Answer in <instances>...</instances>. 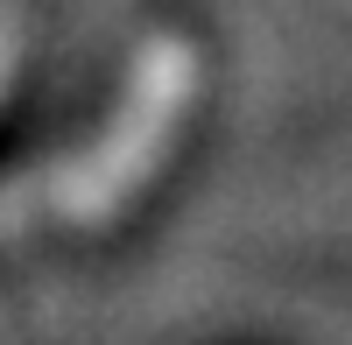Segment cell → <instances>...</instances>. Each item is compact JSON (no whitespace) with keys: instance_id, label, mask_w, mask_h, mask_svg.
I'll return each instance as SVG.
<instances>
[{"instance_id":"obj_1","label":"cell","mask_w":352,"mask_h":345,"mask_svg":"<svg viewBox=\"0 0 352 345\" xmlns=\"http://www.w3.org/2000/svg\"><path fill=\"white\" fill-rule=\"evenodd\" d=\"M197 99V56L190 43H148L134 56V71L120 85V106L106 113V127L85 141L78 155L36 169V177H21L0 190V233H14V225H106L113 212H127V197L141 190L162 169V155L176 148V127H184V113Z\"/></svg>"},{"instance_id":"obj_2","label":"cell","mask_w":352,"mask_h":345,"mask_svg":"<svg viewBox=\"0 0 352 345\" xmlns=\"http://www.w3.org/2000/svg\"><path fill=\"white\" fill-rule=\"evenodd\" d=\"M8 64H14V36H8V21H0V85H8Z\"/></svg>"}]
</instances>
